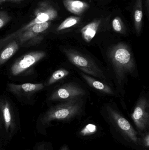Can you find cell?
Listing matches in <instances>:
<instances>
[{
	"instance_id": "1",
	"label": "cell",
	"mask_w": 149,
	"mask_h": 150,
	"mask_svg": "<svg viewBox=\"0 0 149 150\" xmlns=\"http://www.w3.org/2000/svg\"><path fill=\"white\" fill-rule=\"evenodd\" d=\"M82 107V103L79 98L67 100L51 108L42 116L41 123L46 126L52 121L69 120L80 113Z\"/></svg>"
},
{
	"instance_id": "2",
	"label": "cell",
	"mask_w": 149,
	"mask_h": 150,
	"mask_svg": "<svg viewBox=\"0 0 149 150\" xmlns=\"http://www.w3.org/2000/svg\"><path fill=\"white\" fill-rule=\"evenodd\" d=\"M109 56L116 75L121 79L134 69V59L130 50L125 44L121 43L115 46L109 52Z\"/></svg>"
},
{
	"instance_id": "3",
	"label": "cell",
	"mask_w": 149,
	"mask_h": 150,
	"mask_svg": "<svg viewBox=\"0 0 149 150\" xmlns=\"http://www.w3.org/2000/svg\"><path fill=\"white\" fill-rule=\"evenodd\" d=\"M35 18L29 23L20 28L15 32L6 36L0 40V46L10 40L16 39L21 34L38 23L50 22L57 18L58 12L51 5L46 1H43L38 4V6L35 11Z\"/></svg>"
},
{
	"instance_id": "4",
	"label": "cell",
	"mask_w": 149,
	"mask_h": 150,
	"mask_svg": "<svg viewBox=\"0 0 149 150\" xmlns=\"http://www.w3.org/2000/svg\"><path fill=\"white\" fill-rule=\"evenodd\" d=\"M65 54L70 62L87 74L105 79L103 71L88 58L70 49H65Z\"/></svg>"
},
{
	"instance_id": "5",
	"label": "cell",
	"mask_w": 149,
	"mask_h": 150,
	"mask_svg": "<svg viewBox=\"0 0 149 150\" xmlns=\"http://www.w3.org/2000/svg\"><path fill=\"white\" fill-rule=\"evenodd\" d=\"M149 104L148 100L141 97L131 115V118L136 127L141 131H145L149 123Z\"/></svg>"
},
{
	"instance_id": "6",
	"label": "cell",
	"mask_w": 149,
	"mask_h": 150,
	"mask_svg": "<svg viewBox=\"0 0 149 150\" xmlns=\"http://www.w3.org/2000/svg\"><path fill=\"white\" fill-rule=\"evenodd\" d=\"M108 110L113 122L120 132L131 142L138 143L139 138L137 137V132L129 122L111 108H108Z\"/></svg>"
},
{
	"instance_id": "7",
	"label": "cell",
	"mask_w": 149,
	"mask_h": 150,
	"mask_svg": "<svg viewBox=\"0 0 149 150\" xmlns=\"http://www.w3.org/2000/svg\"><path fill=\"white\" fill-rule=\"evenodd\" d=\"M45 55V52L40 51L31 52L24 54L12 65L10 68V74L14 76L20 74L42 59Z\"/></svg>"
},
{
	"instance_id": "8",
	"label": "cell",
	"mask_w": 149,
	"mask_h": 150,
	"mask_svg": "<svg viewBox=\"0 0 149 150\" xmlns=\"http://www.w3.org/2000/svg\"><path fill=\"white\" fill-rule=\"evenodd\" d=\"M85 94V92L80 86L72 83L62 86L53 92L50 98V100H69L79 98Z\"/></svg>"
},
{
	"instance_id": "9",
	"label": "cell",
	"mask_w": 149,
	"mask_h": 150,
	"mask_svg": "<svg viewBox=\"0 0 149 150\" xmlns=\"http://www.w3.org/2000/svg\"><path fill=\"white\" fill-rule=\"evenodd\" d=\"M0 110L4 120L6 131L9 133L10 137H12L16 129V125L10 104L7 100H3L0 101Z\"/></svg>"
},
{
	"instance_id": "10",
	"label": "cell",
	"mask_w": 149,
	"mask_h": 150,
	"mask_svg": "<svg viewBox=\"0 0 149 150\" xmlns=\"http://www.w3.org/2000/svg\"><path fill=\"white\" fill-rule=\"evenodd\" d=\"M8 89L10 92L18 96H24L35 93L43 90L44 86L43 83H26L22 84L9 83Z\"/></svg>"
},
{
	"instance_id": "11",
	"label": "cell",
	"mask_w": 149,
	"mask_h": 150,
	"mask_svg": "<svg viewBox=\"0 0 149 150\" xmlns=\"http://www.w3.org/2000/svg\"><path fill=\"white\" fill-rule=\"evenodd\" d=\"M50 25V22L38 23L29 28L27 30L17 37V40L20 45H22L28 40L37 37L40 33L46 30Z\"/></svg>"
},
{
	"instance_id": "12",
	"label": "cell",
	"mask_w": 149,
	"mask_h": 150,
	"mask_svg": "<svg viewBox=\"0 0 149 150\" xmlns=\"http://www.w3.org/2000/svg\"><path fill=\"white\" fill-rule=\"evenodd\" d=\"M63 2L66 9L75 15H81L89 8L87 3L79 0H63Z\"/></svg>"
},
{
	"instance_id": "13",
	"label": "cell",
	"mask_w": 149,
	"mask_h": 150,
	"mask_svg": "<svg viewBox=\"0 0 149 150\" xmlns=\"http://www.w3.org/2000/svg\"><path fill=\"white\" fill-rule=\"evenodd\" d=\"M101 21L96 20L89 23L81 29L80 33L83 39L89 43L94 38L100 25Z\"/></svg>"
},
{
	"instance_id": "14",
	"label": "cell",
	"mask_w": 149,
	"mask_h": 150,
	"mask_svg": "<svg viewBox=\"0 0 149 150\" xmlns=\"http://www.w3.org/2000/svg\"><path fill=\"white\" fill-rule=\"evenodd\" d=\"M81 75L83 78L86 81L87 83L92 87L107 94L110 95L114 94L113 90L107 85L96 80L93 78L89 76L84 73H81Z\"/></svg>"
},
{
	"instance_id": "15",
	"label": "cell",
	"mask_w": 149,
	"mask_h": 150,
	"mask_svg": "<svg viewBox=\"0 0 149 150\" xmlns=\"http://www.w3.org/2000/svg\"><path fill=\"white\" fill-rule=\"evenodd\" d=\"M19 48V44L16 40L10 42L0 53V66L8 61L15 54Z\"/></svg>"
},
{
	"instance_id": "16",
	"label": "cell",
	"mask_w": 149,
	"mask_h": 150,
	"mask_svg": "<svg viewBox=\"0 0 149 150\" xmlns=\"http://www.w3.org/2000/svg\"><path fill=\"white\" fill-rule=\"evenodd\" d=\"M143 12L142 0H136L134 11V20L135 27L136 32L140 34L142 26Z\"/></svg>"
},
{
	"instance_id": "17",
	"label": "cell",
	"mask_w": 149,
	"mask_h": 150,
	"mask_svg": "<svg viewBox=\"0 0 149 150\" xmlns=\"http://www.w3.org/2000/svg\"><path fill=\"white\" fill-rule=\"evenodd\" d=\"M80 18L79 17L70 16L65 19L57 28V31L68 29L79 23Z\"/></svg>"
},
{
	"instance_id": "18",
	"label": "cell",
	"mask_w": 149,
	"mask_h": 150,
	"mask_svg": "<svg viewBox=\"0 0 149 150\" xmlns=\"http://www.w3.org/2000/svg\"><path fill=\"white\" fill-rule=\"evenodd\" d=\"M70 74L69 71L65 69H60L56 70L52 74L47 81V85L50 86L56 83L67 76Z\"/></svg>"
},
{
	"instance_id": "19",
	"label": "cell",
	"mask_w": 149,
	"mask_h": 150,
	"mask_svg": "<svg viewBox=\"0 0 149 150\" xmlns=\"http://www.w3.org/2000/svg\"><path fill=\"white\" fill-rule=\"evenodd\" d=\"M113 29L116 32L121 33L124 29V24L121 18L119 16L116 17L112 22Z\"/></svg>"
},
{
	"instance_id": "20",
	"label": "cell",
	"mask_w": 149,
	"mask_h": 150,
	"mask_svg": "<svg viewBox=\"0 0 149 150\" xmlns=\"http://www.w3.org/2000/svg\"><path fill=\"white\" fill-rule=\"evenodd\" d=\"M12 19L8 13L5 11H0V29L6 25Z\"/></svg>"
},
{
	"instance_id": "21",
	"label": "cell",
	"mask_w": 149,
	"mask_h": 150,
	"mask_svg": "<svg viewBox=\"0 0 149 150\" xmlns=\"http://www.w3.org/2000/svg\"><path fill=\"white\" fill-rule=\"evenodd\" d=\"M97 127L94 124H88L81 130L80 134L84 136L92 134L97 131Z\"/></svg>"
},
{
	"instance_id": "22",
	"label": "cell",
	"mask_w": 149,
	"mask_h": 150,
	"mask_svg": "<svg viewBox=\"0 0 149 150\" xmlns=\"http://www.w3.org/2000/svg\"><path fill=\"white\" fill-rule=\"evenodd\" d=\"M50 143L46 142H40L36 144L34 146V150H50Z\"/></svg>"
},
{
	"instance_id": "23",
	"label": "cell",
	"mask_w": 149,
	"mask_h": 150,
	"mask_svg": "<svg viewBox=\"0 0 149 150\" xmlns=\"http://www.w3.org/2000/svg\"><path fill=\"white\" fill-rule=\"evenodd\" d=\"M42 40H43L42 37H40V36L38 37L37 36V37L31 39L29 43H28V44H29V45H33L36 44L37 43H39Z\"/></svg>"
},
{
	"instance_id": "24",
	"label": "cell",
	"mask_w": 149,
	"mask_h": 150,
	"mask_svg": "<svg viewBox=\"0 0 149 150\" xmlns=\"http://www.w3.org/2000/svg\"><path fill=\"white\" fill-rule=\"evenodd\" d=\"M143 143L144 146L147 148H148L149 146V136L148 133L144 136L143 139Z\"/></svg>"
},
{
	"instance_id": "25",
	"label": "cell",
	"mask_w": 149,
	"mask_h": 150,
	"mask_svg": "<svg viewBox=\"0 0 149 150\" xmlns=\"http://www.w3.org/2000/svg\"><path fill=\"white\" fill-rule=\"evenodd\" d=\"M20 0H0V4H2L8 1H18Z\"/></svg>"
},
{
	"instance_id": "26",
	"label": "cell",
	"mask_w": 149,
	"mask_h": 150,
	"mask_svg": "<svg viewBox=\"0 0 149 150\" xmlns=\"http://www.w3.org/2000/svg\"><path fill=\"white\" fill-rule=\"evenodd\" d=\"M146 5L147 7V11L149 14V0H146Z\"/></svg>"
},
{
	"instance_id": "27",
	"label": "cell",
	"mask_w": 149,
	"mask_h": 150,
	"mask_svg": "<svg viewBox=\"0 0 149 150\" xmlns=\"http://www.w3.org/2000/svg\"><path fill=\"white\" fill-rule=\"evenodd\" d=\"M60 150H70L68 146L66 145H64L62 146V148L60 149Z\"/></svg>"
}]
</instances>
